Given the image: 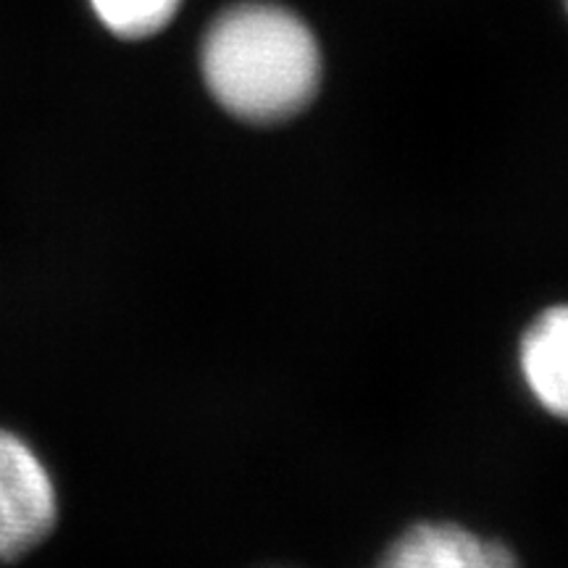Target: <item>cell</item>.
Segmentation results:
<instances>
[{
  "label": "cell",
  "instance_id": "1",
  "mask_svg": "<svg viewBox=\"0 0 568 568\" xmlns=\"http://www.w3.org/2000/svg\"><path fill=\"white\" fill-rule=\"evenodd\" d=\"M201 67L211 95L232 116L272 124L314 101L322 80L316 38L293 11L247 0L213 19Z\"/></svg>",
  "mask_w": 568,
  "mask_h": 568
},
{
  "label": "cell",
  "instance_id": "2",
  "mask_svg": "<svg viewBox=\"0 0 568 568\" xmlns=\"http://www.w3.org/2000/svg\"><path fill=\"white\" fill-rule=\"evenodd\" d=\"M59 514L48 468L24 439L0 429V560H17L51 535Z\"/></svg>",
  "mask_w": 568,
  "mask_h": 568
},
{
  "label": "cell",
  "instance_id": "3",
  "mask_svg": "<svg viewBox=\"0 0 568 568\" xmlns=\"http://www.w3.org/2000/svg\"><path fill=\"white\" fill-rule=\"evenodd\" d=\"M376 568H518L503 542L456 524H416L389 545Z\"/></svg>",
  "mask_w": 568,
  "mask_h": 568
},
{
  "label": "cell",
  "instance_id": "4",
  "mask_svg": "<svg viewBox=\"0 0 568 568\" xmlns=\"http://www.w3.org/2000/svg\"><path fill=\"white\" fill-rule=\"evenodd\" d=\"M527 385L552 416L568 422V305L545 311L521 339Z\"/></svg>",
  "mask_w": 568,
  "mask_h": 568
},
{
  "label": "cell",
  "instance_id": "5",
  "mask_svg": "<svg viewBox=\"0 0 568 568\" xmlns=\"http://www.w3.org/2000/svg\"><path fill=\"white\" fill-rule=\"evenodd\" d=\"M182 0H90V9L111 34L145 40L172 24Z\"/></svg>",
  "mask_w": 568,
  "mask_h": 568
},
{
  "label": "cell",
  "instance_id": "6",
  "mask_svg": "<svg viewBox=\"0 0 568 568\" xmlns=\"http://www.w3.org/2000/svg\"><path fill=\"white\" fill-rule=\"evenodd\" d=\"M566 11H568V0H566Z\"/></svg>",
  "mask_w": 568,
  "mask_h": 568
}]
</instances>
